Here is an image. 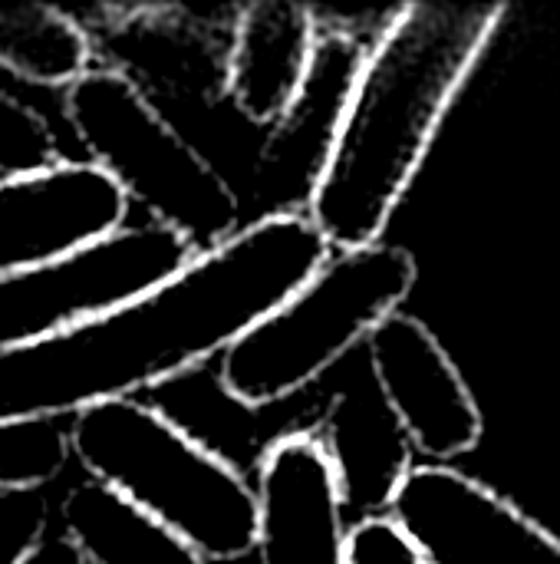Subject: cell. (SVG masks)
Returning a JSON list of instances; mask_svg holds the SVG:
<instances>
[{"label": "cell", "mask_w": 560, "mask_h": 564, "mask_svg": "<svg viewBox=\"0 0 560 564\" xmlns=\"http://www.w3.org/2000/svg\"><path fill=\"white\" fill-rule=\"evenodd\" d=\"M73 456L66 416L0 420V492H40Z\"/></svg>", "instance_id": "cell-15"}, {"label": "cell", "mask_w": 560, "mask_h": 564, "mask_svg": "<svg viewBox=\"0 0 560 564\" xmlns=\"http://www.w3.org/2000/svg\"><path fill=\"white\" fill-rule=\"evenodd\" d=\"M330 261L304 212L261 215L135 301L0 354V420L76 416L221 360Z\"/></svg>", "instance_id": "cell-1"}, {"label": "cell", "mask_w": 560, "mask_h": 564, "mask_svg": "<svg viewBox=\"0 0 560 564\" xmlns=\"http://www.w3.org/2000/svg\"><path fill=\"white\" fill-rule=\"evenodd\" d=\"M66 119L99 165L149 218L198 254L234 238L241 202L224 175L116 66H92L66 89Z\"/></svg>", "instance_id": "cell-5"}, {"label": "cell", "mask_w": 560, "mask_h": 564, "mask_svg": "<svg viewBox=\"0 0 560 564\" xmlns=\"http://www.w3.org/2000/svg\"><path fill=\"white\" fill-rule=\"evenodd\" d=\"M505 3H406L363 53L304 215L330 251L383 241Z\"/></svg>", "instance_id": "cell-2"}, {"label": "cell", "mask_w": 560, "mask_h": 564, "mask_svg": "<svg viewBox=\"0 0 560 564\" xmlns=\"http://www.w3.org/2000/svg\"><path fill=\"white\" fill-rule=\"evenodd\" d=\"M59 162L50 122L17 96L0 89V178L40 172Z\"/></svg>", "instance_id": "cell-16"}, {"label": "cell", "mask_w": 560, "mask_h": 564, "mask_svg": "<svg viewBox=\"0 0 560 564\" xmlns=\"http://www.w3.org/2000/svg\"><path fill=\"white\" fill-rule=\"evenodd\" d=\"M125 192L89 159L0 178V281L125 228Z\"/></svg>", "instance_id": "cell-9"}, {"label": "cell", "mask_w": 560, "mask_h": 564, "mask_svg": "<svg viewBox=\"0 0 560 564\" xmlns=\"http://www.w3.org/2000/svg\"><path fill=\"white\" fill-rule=\"evenodd\" d=\"M389 516L429 564H560V539L452 466H413Z\"/></svg>", "instance_id": "cell-7"}, {"label": "cell", "mask_w": 560, "mask_h": 564, "mask_svg": "<svg viewBox=\"0 0 560 564\" xmlns=\"http://www.w3.org/2000/svg\"><path fill=\"white\" fill-rule=\"evenodd\" d=\"M20 564H86V558L66 539V532H46Z\"/></svg>", "instance_id": "cell-19"}, {"label": "cell", "mask_w": 560, "mask_h": 564, "mask_svg": "<svg viewBox=\"0 0 560 564\" xmlns=\"http://www.w3.org/2000/svg\"><path fill=\"white\" fill-rule=\"evenodd\" d=\"M350 564H429L416 542L386 516L360 519L350 529Z\"/></svg>", "instance_id": "cell-18"}, {"label": "cell", "mask_w": 560, "mask_h": 564, "mask_svg": "<svg viewBox=\"0 0 560 564\" xmlns=\"http://www.w3.org/2000/svg\"><path fill=\"white\" fill-rule=\"evenodd\" d=\"M317 13L294 0H257L238 10L224 93L254 126H277L310 83L320 53Z\"/></svg>", "instance_id": "cell-11"}, {"label": "cell", "mask_w": 560, "mask_h": 564, "mask_svg": "<svg viewBox=\"0 0 560 564\" xmlns=\"http://www.w3.org/2000/svg\"><path fill=\"white\" fill-rule=\"evenodd\" d=\"M50 532V499L40 492H0V564H20Z\"/></svg>", "instance_id": "cell-17"}, {"label": "cell", "mask_w": 560, "mask_h": 564, "mask_svg": "<svg viewBox=\"0 0 560 564\" xmlns=\"http://www.w3.org/2000/svg\"><path fill=\"white\" fill-rule=\"evenodd\" d=\"M195 254L185 238L149 221L0 281V354L50 340L135 301L191 264Z\"/></svg>", "instance_id": "cell-6"}, {"label": "cell", "mask_w": 560, "mask_h": 564, "mask_svg": "<svg viewBox=\"0 0 560 564\" xmlns=\"http://www.w3.org/2000/svg\"><path fill=\"white\" fill-rule=\"evenodd\" d=\"M416 278V254L403 245L340 251L218 360L224 397L248 410L297 397L399 314Z\"/></svg>", "instance_id": "cell-4"}, {"label": "cell", "mask_w": 560, "mask_h": 564, "mask_svg": "<svg viewBox=\"0 0 560 564\" xmlns=\"http://www.w3.org/2000/svg\"><path fill=\"white\" fill-rule=\"evenodd\" d=\"M89 30L59 7H0V66L33 86H73L92 69Z\"/></svg>", "instance_id": "cell-14"}, {"label": "cell", "mask_w": 560, "mask_h": 564, "mask_svg": "<svg viewBox=\"0 0 560 564\" xmlns=\"http://www.w3.org/2000/svg\"><path fill=\"white\" fill-rule=\"evenodd\" d=\"M257 562L350 564L343 492L323 443L310 433L274 440L257 466Z\"/></svg>", "instance_id": "cell-10"}, {"label": "cell", "mask_w": 560, "mask_h": 564, "mask_svg": "<svg viewBox=\"0 0 560 564\" xmlns=\"http://www.w3.org/2000/svg\"><path fill=\"white\" fill-rule=\"evenodd\" d=\"M317 440L333 463L347 509L366 512L363 519L393 509V499L413 473V446L386 406L373 370L370 380H356L350 390L343 387L333 393Z\"/></svg>", "instance_id": "cell-12"}, {"label": "cell", "mask_w": 560, "mask_h": 564, "mask_svg": "<svg viewBox=\"0 0 560 564\" xmlns=\"http://www.w3.org/2000/svg\"><path fill=\"white\" fill-rule=\"evenodd\" d=\"M73 456L205 562H238L257 549V486L168 413L142 400H109L69 416Z\"/></svg>", "instance_id": "cell-3"}, {"label": "cell", "mask_w": 560, "mask_h": 564, "mask_svg": "<svg viewBox=\"0 0 560 564\" xmlns=\"http://www.w3.org/2000/svg\"><path fill=\"white\" fill-rule=\"evenodd\" d=\"M373 380L429 466H449L482 443V410L439 337L409 314L386 317L366 340Z\"/></svg>", "instance_id": "cell-8"}, {"label": "cell", "mask_w": 560, "mask_h": 564, "mask_svg": "<svg viewBox=\"0 0 560 564\" xmlns=\"http://www.w3.org/2000/svg\"><path fill=\"white\" fill-rule=\"evenodd\" d=\"M59 519L86 564H208L185 539L96 479L66 492Z\"/></svg>", "instance_id": "cell-13"}]
</instances>
